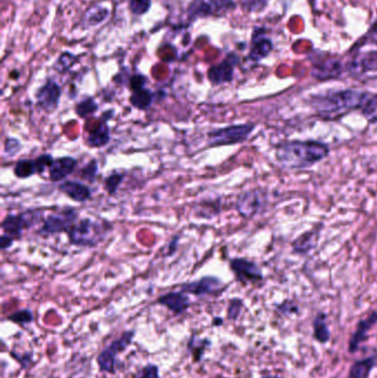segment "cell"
Returning <instances> with one entry per match:
<instances>
[{
  "mask_svg": "<svg viewBox=\"0 0 377 378\" xmlns=\"http://www.w3.org/2000/svg\"><path fill=\"white\" fill-rule=\"evenodd\" d=\"M330 155V146L322 142L288 141L276 146L277 163L288 171H302L314 166Z\"/></svg>",
  "mask_w": 377,
  "mask_h": 378,
  "instance_id": "1",
  "label": "cell"
},
{
  "mask_svg": "<svg viewBox=\"0 0 377 378\" xmlns=\"http://www.w3.org/2000/svg\"><path fill=\"white\" fill-rule=\"evenodd\" d=\"M370 93L347 89L311 97L309 104L323 121H339L353 111L361 110Z\"/></svg>",
  "mask_w": 377,
  "mask_h": 378,
  "instance_id": "2",
  "label": "cell"
},
{
  "mask_svg": "<svg viewBox=\"0 0 377 378\" xmlns=\"http://www.w3.org/2000/svg\"><path fill=\"white\" fill-rule=\"evenodd\" d=\"M113 229L108 220L83 218L80 219L67 233L70 245L81 248H95L106 240Z\"/></svg>",
  "mask_w": 377,
  "mask_h": 378,
  "instance_id": "3",
  "label": "cell"
},
{
  "mask_svg": "<svg viewBox=\"0 0 377 378\" xmlns=\"http://www.w3.org/2000/svg\"><path fill=\"white\" fill-rule=\"evenodd\" d=\"M256 128L254 123L234 124L225 128H215L208 132L207 143L209 147L237 145L245 143Z\"/></svg>",
  "mask_w": 377,
  "mask_h": 378,
  "instance_id": "4",
  "label": "cell"
},
{
  "mask_svg": "<svg viewBox=\"0 0 377 378\" xmlns=\"http://www.w3.org/2000/svg\"><path fill=\"white\" fill-rule=\"evenodd\" d=\"M134 336H135V331H126L120 338L112 341L110 344L103 348L102 352L97 358L101 372L112 374V375L116 373L118 354L131 346Z\"/></svg>",
  "mask_w": 377,
  "mask_h": 378,
  "instance_id": "5",
  "label": "cell"
},
{
  "mask_svg": "<svg viewBox=\"0 0 377 378\" xmlns=\"http://www.w3.org/2000/svg\"><path fill=\"white\" fill-rule=\"evenodd\" d=\"M268 206V193L262 188L246 190L239 195L236 200V210L246 219L260 215Z\"/></svg>",
  "mask_w": 377,
  "mask_h": 378,
  "instance_id": "6",
  "label": "cell"
},
{
  "mask_svg": "<svg viewBox=\"0 0 377 378\" xmlns=\"http://www.w3.org/2000/svg\"><path fill=\"white\" fill-rule=\"evenodd\" d=\"M42 210L29 209L18 215H7L1 221V230L5 235L11 236L15 240H20L23 230L30 229L42 219Z\"/></svg>",
  "mask_w": 377,
  "mask_h": 378,
  "instance_id": "7",
  "label": "cell"
},
{
  "mask_svg": "<svg viewBox=\"0 0 377 378\" xmlns=\"http://www.w3.org/2000/svg\"><path fill=\"white\" fill-rule=\"evenodd\" d=\"M79 212L75 208H62L59 212L47 216L44 219V225L39 230L42 235H57V233H69L75 224L79 221Z\"/></svg>",
  "mask_w": 377,
  "mask_h": 378,
  "instance_id": "8",
  "label": "cell"
},
{
  "mask_svg": "<svg viewBox=\"0 0 377 378\" xmlns=\"http://www.w3.org/2000/svg\"><path fill=\"white\" fill-rule=\"evenodd\" d=\"M229 267L236 276L237 281L242 284H254L264 279L261 269L254 261L246 258H233L229 261Z\"/></svg>",
  "mask_w": 377,
  "mask_h": 378,
  "instance_id": "9",
  "label": "cell"
},
{
  "mask_svg": "<svg viewBox=\"0 0 377 378\" xmlns=\"http://www.w3.org/2000/svg\"><path fill=\"white\" fill-rule=\"evenodd\" d=\"M223 288V282L221 279L214 276H202L196 281L187 282L180 286V291L186 294H192L197 298L215 295L221 292Z\"/></svg>",
  "mask_w": 377,
  "mask_h": 378,
  "instance_id": "10",
  "label": "cell"
},
{
  "mask_svg": "<svg viewBox=\"0 0 377 378\" xmlns=\"http://www.w3.org/2000/svg\"><path fill=\"white\" fill-rule=\"evenodd\" d=\"M61 87L54 80H48L36 92L37 105L46 113H54L59 108Z\"/></svg>",
  "mask_w": 377,
  "mask_h": 378,
  "instance_id": "11",
  "label": "cell"
},
{
  "mask_svg": "<svg viewBox=\"0 0 377 378\" xmlns=\"http://www.w3.org/2000/svg\"><path fill=\"white\" fill-rule=\"evenodd\" d=\"M234 7L231 0H194L190 6L188 13L192 18L207 16L223 15Z\"/></svg>",
  "mask_w": 377,
  "mask_h": 378,
  "instance_id": "12",
  "label": "cell"
},
{
  "mask_svg": "<svg viewBox=\"0 0 377 378\" xmlns=\"http://www.w3.org/2000/svg\"><path fill=\"white\" fill-rule=\"evenodd\" d=\"M114 116V111L109 110L103 113L99 122L89 130L87 144L91 149H102L111 141V130L109 121Z\"/></svg>",
  "mask_w": 377,
  "mask_h": 378,
  "instance_id": "13",
  "label": "cell"
},
{
  "mask_svg": "<svg viewBox=\"0 0 377 378\" xmlns=\"http://www.w3.org/2000/svg\"><path fill=\"white\" fill-rule=\"evenodd\" d=\"M237 61L238 59L236 56H229L221 63L214 66L208 70L207 77L208 80L211 82V85H221L233 81Z\"/></svg>",
  "mask_w": 377,
  "mask_h": 378,
  "instance_id": "14",
  "label": "cell"
},
{
  "mask_svg": "<svg viewBox=\"0 0 377 378\" xmlns=\"http://www.w3.org/2000/svg\"><path fill=\"white\" fill-rule=\"evenodd\" d=\"M78 167V161L71 156H63L54 159L51 166L48 169L49 179L54 183H62L75 173Z\"/></svg>",
  "mask_w": 377,
  "mask_h": 378,
  "instance_id": "15",
  "label": "cell"
},
{
  "mask_svg": "<svg viewBox=\"0 0 377 378\" xmlns=\"http://www.w3.org/2000/svg\"><path fill=\"white\" fill-rule=\"evenodd\" d=\"M156 303L167 307L176 317L184 315L192 305L187 294L182 291H173L163 294L162 297L157 299Z\"/></svg>",
  "mask_w": 377,
  "mask_h": 378,
  "instance_id": "16",
  "label": "cell"
},
{
  "mask_svg": "<svg viewBox=\"0 0 377 378\" xmlns=\"http://www.w3.org/2000/svg\"><path fill=\"white\" fill-rule=\"evenodd\" d=\"M60 192L75 202H85L92 198V190L87 185L77 181H64L60 183Z\"/></svg>",
  "mask_w": 377,
  "mask_h": 378,
  "instance_id": "17",
  "label": "cell"
},
{
  "mask_svg": "<svg viewBox=\"0 0 377 378\" xmlns=\"http://www.w3.org/2000/svg\"><path fill=\"white\" fill-rule=\"evenodd\" d=\"M319 233L316 230H309L302 235L299 236L297 239L293 240L292 247L293 252L298 255H307L312 249L316 248V241H318Z\"/></svg>",
  "mask_w": 377,
  "mask_h": 378,
  "instance_id": "18",
  "label": "cell"
},
{
  "mask_svg": "<svg viewBox=\"0 0 377 378\" xmlns=\"http://www.w3.org/2000/svg\"><path fill=\"white\" fill-rule=\"evenodd\" d=\"M377 322V312H373L372 315L367 319H362L357 325V332L353 335L351 342H350V348L352 352H354L359 346V343L365 340V335L367 331L370 330L371 327Z\"/></svg>",
  "mask_w": 377,
  "mask_h": 378,
  "instance_id": "19",
  "label": "cell"
},
{
  "mask_svg": "<svg viewBox=\"0 0 377 378\" xmlns=\"http://www.w3.org/2000/svg\"><path fill=\"white\" fill-rule=\"evenodd\" d=\"M342 68L341 64L336 61H326L321 66H316L314 67V75L316 79L320 80H330L335 79L341 75Z\"/></svg>",
  "mask_w": 377,
  "mask_h": 378,
  "instance_id": "20",
  "label": "cell"
},
{
  "mask_svg": "<svg viewBox=\"0 0 377 378\" xmlns=\"http://www.w3.org/2000/svg\"><path fill=\"white\" fill-rule=\"evenodd\" d=\"M153 99H154V95L152 93L151 90L144 87V89L137 90L132 93L131 97H130V103L137 110L147 111L153 104Z\"/></svg>",
  "mask_w": 377,
  "mask_h": 378,
  "instance_id": "21",
  "label": "cell"
},
{
  "mask_svg": "<svg viewBox=\"0 0 377 378\" xmlns=\"http://www.w3.org/2000/svg\"><path fill=\"white\" fill-rule=\"evenodd\" d=\"M271 49V41L269 39L254 36L249 58L252 61H260L270 54Z\"/></svg>",
  "mask_w": 377,
  "mask_h": 378,
  "instance_id": "22",
  "label": "cell"
},
{
  "mask_svg": "<svg viewBox=\"0 0 377 378\" xmlns=\"http://www.w3.org/2000/svg\"><path fill=\"white\" fill-rule=\"evenodd\" d=\"M13 174L19 179L30 178L38 174L36 161L30 159H19L13 167Z\"/></svg>",
  "mask_w": 377,
  "mask_h": 378,
  "instance_id": "23",
  "label": "cell"
},
{
  "mask_svg": "<svg viewBox=\"0 0 377 378\" xmlns=\"http://www.w3.org/2000/svg\"><path fill=\"white\" fill-rule=\"evenodd\" d=\"M108 16V8L102 7V6H94L85 13L83 23H85V26L94 27L106 20Z\"/></svg>",
  "mask_w": 377,
  "mask_h": 378,
  "instance_id": "24",
  "label": "cell"
},
{
  "mask_svg": "<svg viewBox=\"0 0 377 378\" xmlns=\"http://www.w3.org/2000/svg\"><path fill=\"white\" fill-rule=\"evenodd\" d=\"M99 104L95 102L94 99L91 97H87L83 100L80 101L75 104V114L81 118H87L92 116L94 113L98 112Z\"/></svg>",
  "mask_w": 377,
  "mask_h": 378,
  "instance_id": "25",
  "label": "cell"
},
{
  "mask_svg": "<svg viewBox=\"0 0 377 378\" xmlns=\"http://www.w3.org/2000/svg\"><path fill=\"white\" fill-rule=\"evenodd\" d=\"M373 367H374L373 358L359 360L352 366L351 371H350V378H367L370 376Z\"/></svg>",
  "mask_w": 377,
  "mask_h": 378,
  "instance_id": "26",
  "label": "cell"
},
{
  "mask_svg": "<svg viewBox=\"0 0 377 378\" xmlns=\"http://www.w3.org/2000/svg\"><path fill=\"white\" fill-rule=\"evenodd\" d=\"M361 114L370 124L377 123V94H369L361 109Z\"/></svg>",
  "mask_w": 377,
  "mask_h": 378,
  "instance_id": "27",
  "label": "cell"
},
{
  "mask_svg": "<svg viewBox=\"0 0 377 378\" xmlns=\"http://www.w3.org/2000/svg\"><path fill=\"white\" fill-rule=\"evenodd\" d=\"M209 345H211V342L208 339H199L196 335H192V339L188 342V350L192 352L194 360H199L202 356L205 354V350H207Z\"/></svg>",
  "mask_w": 377,
  "mask_h": 378,
  "instance_id": "28",
  "label": "cell"
},
{
  "mask_svg": "<svg viewBox=\"0 0 377 378\" xmlns=\"http://www.w3.org/2000/svg\"><path fill=\"white\" fill-rule=\"evenodd\" d=\"M124 177L125 174L124 173H118V171H113L112 174L109 175L106 179H104V188H106V193L110 196H114L118 193V188L123 183Z\"/></svg>",
  "mask_w": 377,
  "mask_h": 378,
  "instance_id": "29",
  "label": "cell"
},
{
  "mask_svg": "<svg viewBox=\"0 0 377 378\" xmlns=\"http://www.w3.org/2000/svg\"><path fill=\"white\" fill-rule=\"evenodd\" d=\"M8 319L23 327L34 322V315H32V312L30 310L23 309L16 311L13 315H8Z\"/></svg>",
  "mask_w": 377,
  "mask_h": 378,
  "instance_id": "30",
  "label": "cell"
},
{
  "mask_svg": "<svg viewBox=\"0 0 377 378\" xmlns=\"http://www.w3.org/2000/svg\"><path fill=\"white\" fill-rule=\"evenodd\" d=\"M77 60V58L73 54L66 52V54H61L57 62L54 63V70L59 72V73H66L75 66Z\"/></svg>",
  "mask_w": 377,
  "mask_h": 378,
  "instance_id": "31",
  "label": "cell"
},
{
  "mask_svg": "<svg viewBox=\"0 0 377 378\" xmlns=\"http://www.w3.org/2000/svg\"><path fill=\"white\" fill-rule=\"evenodd\" d=\"M99 163L97 159H91L87 165L80 169V176L83 181L87 182H94V179L98 176Z\"/></svg>",
  "mask_w": 377,
  "mask_h": 378,
  "instance_id": "32",
  "label": "cell"
},
{
  "mask_svg": "<svg viewBox=\"0 0 377 378\" xmlns=\"http://www.w3.org/2000/svg\"><path fill=\"white\" fill-rule=\"evenodd\" d=\"M314 331H316V340L320 342H326L330 338L328 327L326 323V315H319L314 321Z\"/></svg>",
  "mask_w": 377,
  "mask_h": 378,
  "instance_id": "33",
  "label": "cell"
},
{
  "mask_svg": "<svg viewBox=\"0 0 377 378\" xmlns=\"http://www.w3.org/2000/svg\"><path fill=\"white\" fill-rule=\"evenodd\" d=\"M151 7V0H130V9L134 15H144Z\"/></svg>",
  "mask_w": 377,
  "mask_h": 378,
  "instance_id": "34",
  "label": "cell"
},
{
  "mask_svg": "<svg viewBox=\"0 0 377 378\" xmlns=\"http://www.w3.org/2000/svg\"><path fill=\"white\" fill-rule=\"evenodd\" d=\"M21 143L15 138H6L5 144H4V153L8 156H15L20 152Z\"/></svg>",
  "mask_w": 377,
  "mask_h": 378,
  "instance_id": "35",
  "label": "cell"
},
{
  "mask_svg": "<svg viewBox=\"0 0 377 378\" xmlns=\"http://www.w3.org/2000/svg\"><path fill=\"white\" fill-rule=\"evenodd\" d=\"M134 378H161L159 377V370L155 364H149L144 366L137 373L135 374Z\"/></svg>",
  "mask_w": 377,
  "mask_h": 378,
  "instance_id": "36",
  "label": "cell"
},
{
  "mask_svg": "<svg viewBox=\"0 0 377 378\" xmlns=\"http://www.w3.org/2000/svg\"><path fill=\"white\" fill-rule=\"evenodd\" d=\"M37 164V169H38V174H42L46 169H49L51 166V164L54 163V156L50 154H42V155L38 156L37 159H35Z\"/></svg>",
  "mask_w": 377,
  "mask_h": 378,
  "instance_id": "37",
  "label": "cell"
},
{
  "mask_svg": "<svg viewBox=\"0 0 377 378\" xmlns=\"http://www.w3.org/2000/svg\"><path fill=\"white\" fill-rule=\"evenodd\" d=\"M242 309V301L240 299H233L229 303L228 319H236L237 317L240 315Z\"/></svg>",
  "mask_w": 377,
  "mask_h": 378,
  "instance_id": "38",
  "label": "cell"
},
{
  "mask_svg": "<svg viewBox=\"0 0 377 378\" xmlns=\"http://www.w3.org/2000/svg\"><path fill=\"white\" fill-rule=\"evenodd\" d=\"M145 85H147V78L142 75H136L132 78L130 87H131L132 92H134V91H137V90L144 89Z\"/></svg>",
  "mask_w": 377,
  "mask_h": 378,
  "instance_id": "39",
  "label": "cell"
},
{
  "mask_svg": "<svg viewBox=\"0 0 377 378\" xmlns=\"http://www.w3.org/2000/svg\"><path fill=\"white\" fill-rule=\"evenodd\" d=\"M13 243H15V239L11 236L5 235L3 233L1 237H0V249L3 251L8 250L13 247Z\"/></svg>",
  "mask_w": 377,
  "mask_h": 378,
  "instance_id": "40",
  "label": "cell"
},
{
  "mask_svg": "<svg viewBox=\"0 0 377 378\" xmlns=\"http://www.w3.org/2000/svg\"><path fill=\"white\" fill-rule=\"evenodd\" d=\"M180 236H175L172 240L170 241V243H168V250H167L168 251L167 256L172 257L176 253L178 248V243H180Z\"/></svg>",
  "mask_w": 377,
  "mask_h": 378,
  "instance_id": "41",
  "label": "cell"
},
{
  "mask_svg": "<svg viewBox=\"0 0 377 378\" xmlns=\"http://www.w3.org/2000/svg\"><path fill=\"white\" fill-rule=\"evenodd\" d=\"M369 40L377 47V23H375L372 30L370 31V34H369ZM374 54L375 56H377V51L374 52Z\"/></svg>",
  "mask_w": 377,
  "mask_h": 378,
  "instance_id": "42",
  "label": "cell"
}]
</instances>
